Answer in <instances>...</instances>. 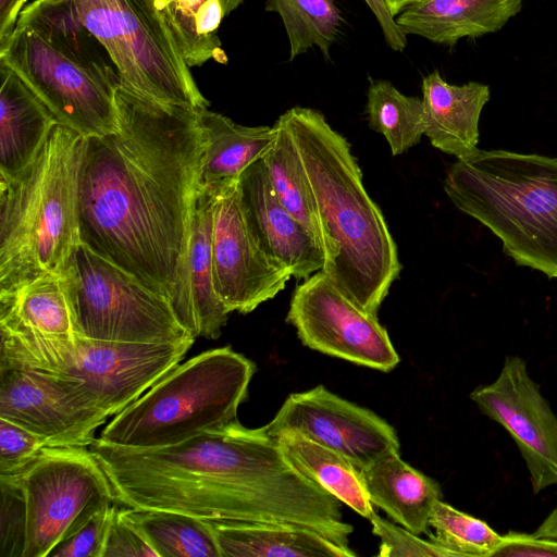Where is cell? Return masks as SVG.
<instances>
[{
	"instance_id": "1",
	"label": "cell",
	"mask_w": 557,
	"mask_h": 557,
	"mask_svg": "<svg viewBox=\"0 0 557 557\" xmlns=\"http://www.w3.org/2000/svg\"><path fill=\"white\" fill-rule=\"evenodd\" d=\"M119 129L86 137L81 243L164 295L195 337L188 260L206 140L199 111L120 83Z\"/></svg>"
},
{
	"instance_id": "2",
	"label": "cell",
	"mask_w": 557,
	"mask_h": 557,
	"mask_svg": "<svg viewBox=\"0 0 557 557\" xmlns=\"http://www.w3.org/2000/svg\"><path fill=\"white\" fill-rule=\"evenodd\" d=\"M88 448L115 502L201 519L276 521L310 528L349 548L342 502L302 475L265 428L236 419L182 443L148 449L95 438Z\"/></svg>"
},
{
	"instance_id": "3",
	"label": "cell",
	"mask_w": 557,
	"mask_h": 557,
	"mask_svg": "<svg viewBox=\"0 0 557 557\" xmlns=\"http://www.w3.org/2000/svg\"><path fill=\"white\" fill-rule=\"evenodd\" d=\"M289 133L318 219L321 270L369 313L377 311L401 264L380 207L368 195L347 139L324 115L294 107L277 119Z\"/></svg>"
},
{
	"instance_id": "4",
	"label": "cell",
	"mask_w": 557,
	"mask_h": 557,
	"mask_svg": "<svg viewBox=\"0 0 557 557\" xmlns=\"http://www.w3.org/2000/svg\"><path fill=\"white\" fill-rule=\"evenodd\" d=\"M85 140L58 123L26 168L0 177V293L71 269Z\"/></svg>"
},
{
	"instance_id": "5",
	"label": "cell",
	"mask_w": 557,
	"mask_h": 557,
	"mask_svg": "<svg viewBox=\"0 0 557 557\" xmlns=\"http://www.w3.org/2000/svg\"><path fill=\"white\" fill-rule=\"evenodd\" d=\"M99 41L53 0H35L0 46V62L42 100L59 124L85 137L119 129L116 72L96 51Z\"/></svg>"
},
{
	"instance_id": "6",
	"label": "cell",
	"mask_w": 557,
	"mask_h": 557,
	"mask_svg": "<svg viewBox=\"0 0 557 557\" xmlns=\"http://www.w3.org/2000/svg\"><path fill=\"white\" fill-rule=\"evenodd\" d=\"M444 190L517 265L557 280V158L478 149L450 165Z\"/></svg>"
},
{
	"instance_id": "7",
	"label": "cell",
	"mask_w": 557,
	"mask_h": 557,
	"mask_svg": "<svg viewBox=\"0 0 557 557\" xmlns=\"http://www.w3.org/2000/svg\"><path fill=\"white\" fill-rule=\"evenodd\" d=\"M256 364L231 347L177 364L104 426L110 445L148 449L175 445L236 420Z\"/></svg>"
},
{
	"instance_id": "8",
	"label": "cell",
	"mask_w": 557,
	"mask_h": 557,
	"mask_svg": "<svg viewBox=\"0 0 557 557\" xmlns=\"http://www.w3.org/2000/svg\"><path fill=\"white\" fill-rule=\"evenodd\" d=\"M104 48L119 83L163 103L209 108L154 0H53Z\"/></svg>"
},
{
	"instance_id": "9",
	"label": "cell",
	"mask_w": 557,
	"mask_h": 557,
	"mask_svg": "<svg viewBox=\"0 0 557 557\" xmlns=\"http://www.w3.org/2000/svg\"><path fill=\"white\" fill-rule=\"evenodd\" d=\"M3 481L24 506L21 557H48L102 507L116 503L101 466L88 446L45 447Z\"/></svg>"
},
{
	"instance_id": "10",
	"label": "cell",
	"mask_w": 557,
	"mask_h": 557,
	"mask_svg": "<svg viewBox=\"0 0 557 557\" xmlns=\"http://www.w3.org/2000/svg\"><path fill=\"white\" fill-rule=\"evenodd\" d=\"M72 274L79 336L131 343L195 341L164 295L82 243L72 259Z\"/></svg>"
},
{
	"instance_id": "11",
	"label": "cell",
	"mask_w": 557,
	"mask_h": 557,
	"mask_svg": "<svg viewBox=\"0 0 557 557\" xmlns=\"http://www.w3.org/2000/svg\"><path fill=\"white\" fill-rule=\"evenodd\" d=\"M0 366L62 370L79 336L71 269L0 293Z\"/></svg>"
},
{
	"instance_id": "12",
	"label": "cell",
	"mask_w": 557,
	"mask_h": 557,
	"mask_svg": "<svg viewBox=\"0 0 557 557\" xmlns=\"http://www.w3.org/2000/svg\"><path fill=\"white\" fill-rule=\"evenodd\" d=\"M286 321L305 346L322 354L383 372L399 362L377 315L348 298L322 271L297 285Z\"/></svg>"
},
{
	"instance_id": "13",
	"label": "cell",
	"mask_w": 557,
	"mask_h": 557,
	"mask_svg": "<svg viewBox=\"0 0 557 557\" xmlns=\"http://www.w3.org/2000/svg\"><path fill=\"white\" fill-rule=\"evenodd\" d=\"M211 189L216 190L212 225L214 289L230 312L246 314L274 298L293 275L253 233L238 181Z\"/></svg>"
},
{
	"instance_id": "14",
	"label": "cell",
	"mask_w": 557,
	"mask_h": 557,
	"mask_svg": "<svg viewBox=\"0 0 557 557\" xmlns=\"http://www.w3.org/2000/svg\"><path fill=\"white\" fill-rule=\"evenodd\" d=\"M194 342L131 343L78 336L71 361L53 373L76 385L111 417L180 364Z\"/></svg>"
},
{
	"instance_id": "15",
	"label": "cell",
	"mask_w": 557,
	"mask_h": 557,
	"mask_svg": "<svg viewBox=\"0 0 557 557\" xmlns=\"http://www.w3.org/2000/svg\"><path fill=\"white\" fill-rule=\"evenodd\" d=\"M470 399L515 441L534 494L557 485V416L519 356H507L496 380L475 387Z\"/></svg>"
},
{
	"instance_id": "16",
	"label": "cell",
	"mask_w": 557,
	"mask_h": 557,
	"mask_svg": "<svg viewBox=\"0 0 557 557\" xmlns=\"http://www.w3.org/2000/svg\"><path fill=\"white\" fill-rule=\"evenodd\" d=\"M0 418L53 446H89L109 417L59 374L0 366Z\"/></svg>"
},
{
	"instance_id": "17",
	"label": "cell",
	"mask_w": 557,
	"mask_h": 557,
	"mask_svg": "<svg viewBox=\"0 0 557 557\" xmlns=\"http://www.w3.org/2000/svg\"><path fill=\"white\" fill-rule=\"evenodd\" d=\"M264 428L272 436L295 430L344 455L361 471L388 454L399 453L392 425L322 385L290 394Z\"/></svg>"
},
{
	"instance_id": "18",
	"label": "cell",
	"mask_w": 557,
	"mask_h": 557,
	"mask_svg": "<svg viewBox=\"0 0 557 557\" xmlns=\"http://www.w3.org/2000/svg\"><path fill=\"white\" fill-rule=\"evenodd\" d=\"M238 188L246 215L260 244L296 280H306L323 269L324 257L319 243L283 206L262 158L242 173Z\"/></svg>"
},
{
	"instance_id": "19",
	"label": "cell",
	"mask_w": 557,
	"mask_h": 557,
	"mask_svg": "<svg viewBox=\"0 0 557 557\" xmlns=\"http://www.w3.org/2000/svg\"><path fill=\"white\" fill-rule=\"evenodd\" d=\"M424 135L431 145L457 160L479 148V122L490 100V87L478 82L448 84L434 71L422 81Z\"/></svg>"
},
{
	"instance_id": "20",
	"label": "cell",
	"mask_w": 557,
	"mask_h": 557,
	"mask_svg": "<svg viewBox=\"0 0 557 557\" xmlns=\"http://www.w3.org/2000/svg\"><path fill=\"white\" fill-rule=\"evenodd\" d=\"M523 0H418L396 17L406 35L454 46L459 39L499 30L522 9Z\"/></svg>"
},
{
	"instance_id": "21",
	"label": "cell",
	"mask_w": 557,
	"mask_h": 557,
	"mask_svg": "<svg viewBox=\"0 0 557 557\" xmlns=\"http://www.w3.org/2000/svg\"><path fill=\"white\" fill-rule=\"evenodd\" d=\"M221 557H352L321 533L295 523L206 519Z\"/></svg>"
},
{
	"instance_id": "22",
	"label": "cell",
	"mask_w": 557,
	"mask_h": 557,
	"mask_svg": "<svg viewBox=\"0 0 557 557\" xmlns=\"http://www.w3.org/2000/svg\"><path fill=\"white\" fill-rule=\"evenodd\" d=\"M0 177H11L35 158L57 121L50 109L0 62Z\"/></svg>"
},
{
	"instance_id": "23",
	"label": "cell",
	"mask_w": 557,
	"mask_h": 557,
	"mask_svg": "<svg viewBox=\"0 0 557 557\" xmlns=\"http://www.w3.org/2000/svg\"><path fill=\"white\" fill-rule=\"evenodd\" d=\"M362 474L372 505L414 534L429 532L431 512L443 496L436 481L405 462L399 453L382 457Z\"/></svg>"
},
{
	"instance_id": "24",
	"label": "cell",
	"mask_w": 557,
	"mask_h": 557,
	"mask_svg": "<svg viewBox=\"0 0 557 557\" xmlns=\"http://www.w3.org/2000/svg\"><path fill=\"white\" fill-rule=\"evenodd\" d=\"M199 119L206 140L200 186L206 188L238 181L250 164L268 153L277 134L275 123L244 126L208 108L199 111Z\"/></svg>"
},
{
	"instance_id": "25",
	"label": "cell",
	"mask_w": 557,
	"mask_h": 557,
	"mask_svg": "<svg viewBox=\"0 0 557 557\" xmlns=\"http://www.w3.org/2000/svg\"><path fill=\"white\" fill-rule=\"evenodd\" d=\"M276 437L289 462L307 479L371 519L375 511L369 499L362 471L344 455L295 430H283Z\"/></svg>"
},
{
	"instance_id": "26",
	"label": "cell",
	"mask_w": 557,
	"mask_h": 557,
	"mask_svg": "<svg viewBox=\"0 0 557 557\" xmlns=\"http://www.w3.org/2000/svg\"><path fill=\"white\" fill-rule=\"evenodd\" d=\"M216 190L201 187L193 218L188 284L195 319L196 336L215 339L222 333L228 314L214 289L212 264V225Z\"/></svg>"
},
{
	"instance_id": "27",
	"label": "cell",
	"mask_w": 557,
	"mask_h": 557,
	"mask_svg": "<svg viewBox=\"0 0 557 557\" xmlns=\"http://www.w3.org/2000/svg\"><path fill=\"white\" fill-rule=\"evenodd\" d=\"M244 0H169L160 10L189 67L209 60L226 64L216 35L221 22Z\"/></svg>"
},
{
	"instance_id": "28",
	"label": "cell",
	"mask_w": 557,
	"mask_h": 557,
	"mask_svg": "<svg viewBox=\"0 0 557 557\" xmlns=\"http://www.w3.org/2000/svg\"><path fill=\"white\" fill-rule=\"evenodd\" d=\"M124 509L158 557H221L206 519L166 510H138L125 506Z\"/></svg>"
},
{
	"instance_id": "29",
	"label": "cell",
	"mask_w": 557,
	"mask_h": 557,
	"mask_svg": "<svg viewBox=\"0 0 557 557\" xmlns=\"http://www.w3.org/2000/svg\"><path fill=\"white\" fill-rule=\"evenodd\" d=\"M367 97L369 126L385 137L393 156L420 143L424 135L422 99L401 94L385 79L371 81Z\"/></svg>"
},
{
	"instance_id": "30",
	"label": "cell",
	"mask_w": 557,
	"mask_h": 557,
	"mask_svg": "<svg viewBox=\"0 0 557 557\" xmlns=\"http://www.w3.org/2000/svg\"><path fill=\"white\" fill-rule=\"evenodd\" d=\"M275 124V141L262 158L269 180L283 206L308 230L321 247L313 200L296 147L283 124L278 120Z\"/></svg>"
},
{
	"instance_id": "31",
	"label": "cell",
	"mask_w": 557,
	"mask_h": 557,
	"mask_svg": "<svg viewBox=\"0 0 557 557\" xmlns=\"http://www.w3.org/2000/svg\"><path fill=\"white\" fill-rule=\"evenodd\" d=\"M265 10L276 12L283 22L289 60L313 47L329 58L342 22L334 0H267Z\"/></svg>"
},
{
	"instance_id": "32",
	"label": "cell",
	"mask_w": 557,
	"mask_h": 557,
	"mask_svg": "<svg viewBox=\"0 0 557 557\" xmlns=\"http://www.w3.org/2000/svg\"><path fill=\"white\" fill-rule=\"evenodd\" d=\"M428 532L431 541L451 550L457 557H493L503 542L485 521L458 510L440 499L433 507Z\"/></svg>"
},
{
	"instance_id": "33",
	"label": "cell",
	"mask_w": 557,
	"mask_h": 557,
	"mask_svg": "<svg viewBox=\"0 0 557 557\" xmlns=\"http://www.w3.org/2000/svg\"><path fill=\"white\" fill-rule=\"evenodd\" d=\"M372 532L380 541L382 557H457L451 550L429 540H422L404 527L384 520L376 513L370 519Z\"/></svg>"
},
{
	"instance_id": "34",
	"label": "cell",
	"mask_w": 557,
	"mask_h": 557,
	"mask_svg": "<svg viewBox=\"0 0 557 557\" xmlns=\"http://www.w3.org/2000/svg\"><path fill=\"white\" fill-rule=\"evenodd\" d=\"M50 446L53 445L47 438L0 418V475L22 469Z\"/></svg>"
},
{
	"instance_id": "35",
	"label": "cell",
	"mask_w": 557,
	"mask_h": 557,
	"mask_svg": "<svg viewBox=\"0 0 557 557\" xmlns=\"http://www.w3.org/2000/svg\"><path fill=\"white\" fill-rule=\"evenodd\" d=\"M116 505L112 503L98 510L77 531L57 545L48 557H102Z\"/></svg>"
},
{
	"instance_id": "36",
	"label": "cell",
	"mask_w": 557,
	"mask_h": 557,
	"mask_svg": "<svg viewBox=\"0 0 557 557\" xmlns=\"http://www.w3.org/2000/svg\"><path fill=\"white\" fill-rule=\"evenodd\" d=\"M158 557L139 529L127 518L124 506L110 523L102 557Z\"/></svg>"
},
{
	"instance_id": "37",
	"label": "cell",
	"mask_w": 557,
	"mask_h": 557,
	"mask_svg": "<svg viewBox=\"0 0 557 557\" xmlns=\"http://www.w3.org/2000/svg\"><path fill=\"white\" fill-rule=\"evenodd\" d=\"M493 557H557V540L510 531Z\"/></svg>"
},
{
	"instance_id": "38",
	"label": "cell",
	"mask_w": 557,
	"mask_h": 557,
	"mask_svg": "<svg viewBox=\"0 0 557 557\" xmlns=\"http://www.w3.org/2000/svg\"><path fill=\"white\" fill-rule=\"evenodd\" d=\"M375 15L386 44L395 51H403L407 46V35L391 14L386 0H364Z\"/></svg>"
},
{
	"instance_id": "39",
	"label": "cell",
	"mask_w": 557,
	"mask_h": 557,
	"mask_svg": "<svg viewBox=\"0 0 557 557\" xmlns=\"http://www.w3.org/2000/svg\"><path fill=\"white\" fill-rule=\"evenodd\" d=\"M26 0H0V46L15 29L21 9Z\"/></svg>"
},
{
	"instance_id": "40",
	"label": "cell",
	"mask_w": 557,
	"mask_h": 557,
	"mask_svg": "<svg viewBox=\"0 0 557 557\" xmlns=\"http://www.w3.org/2000/svg\"><path fill=\"white\" fill-rule=\"evenodd\" d=\"M535 536L557 540V509H554L533 532Z\"/></svg>"
},
{
	"instance_id": "41",
	"label": "cell",
	"mask_w": 557,
	"mask_h": 557,
	"mask_svg": "<svg viewBox=\"0 0 557 557\" xmlns=\"http://www.w3.org/2000/svg\"><path fill=\"white\" fill-rule=\"evenodd\" d=\"M418 0H386L391 14L396 17L407 5Z\"/></svg>"
},
{
	"instance_id": "42",
	"label": "cell",
	"mask_w": 557,
	"mask_h": 557,
	"mask_svg": "<svg viewBox=\"0 0 557 557\" xmlns=\"http://www.w3.org/2000/svg\"><path fill=\"white\" fill-rule=\"evenodd\" d=\"M158 8L161 10L169 0H154Z\"/></svg>"
},
{
	"instance_id": "43",
	"label": "cell",
	"mask_w": 557,
	"mask_h": 557,
	"mask_svg": "<svg viewBox=\"0 0 557 557\" xmlns=\"http://www.w3.org/2000/svg\"><path fill=\"white\" fill-rule=\"evenodd\" d=\"M555 509H557V507Z\"/></svg>"
}]
</instances>
